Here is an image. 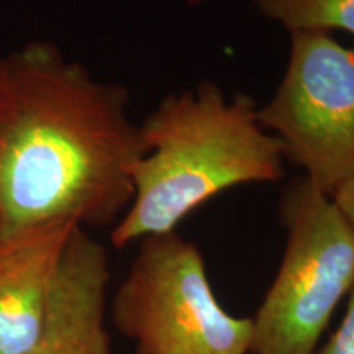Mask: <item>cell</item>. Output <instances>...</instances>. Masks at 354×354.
I'll use <instances>...</instances> for the list:
<instances>
[{"mask_svg":"<svg viewBox=\"0 0 354 354\" xmlns=\"http://www.w3.org/2000/svg\"><path fill=\"white\" fill-rule=\"evenodd\" d=\"M8 94H10V79H8L7 59H0V125L8 107Z\"/></svg>","mask_w":354,"mask_h":354,"instance_id":"8fae6325","label":"cell"},{"mask_svg":"<svg viewBox=\"0 0 354 354\" xmlns=\"http://www.w3.org/2000/svg\"><path fill=\"white\" fill-rule=\"evenodd\" d=\"M259 105L207 81L167 95L140 125L145 154L131 169L133 197L110 243L118 250L176 232L225 190L284 177L281 141L264 130Z\"/></svg>","mask_w":354,"mask_h":354,"instance_id":"7a4b0ae2","label":"cell"},{"mask_svg":"<svg viewBox=\"0 0 354 354\" xmlns=\"http://www.w3.org/2000/svg\"><path fill=\"white\" fill-rule=\"evenodd\" d=\"M331 198L354 230V174L331 194Z\"/></svg>","mask_w":354,"mask_h":354,"instance_id":"30bf717a","label":"cell"},{"mask_svg":"<svg viewBox=\"0 0 354 354\" xmlns=\"http://www.w3.org/2000/svg\"><path fill=\"white\" fill-rule=\"evenodd\" d=\"M264 19L289 33L344 30L354 37V0H248Z\"/></svg>","mask_w":354,"mask_h":354,"instance_id":"ba28073f","label":"cell"},{"mask_svg":"<svg viewBox=\"0 0 354 354\" xmlns=\"http://www.w3.org/2000/svg\"><path fill=\"white\" fill-rule=\"evenodd\" d=\"M0 125V236L55 221L109 225L133 197L145 154L118 84L92 77L48 43L7 57Z\"/></svg>","mask_w":354,"mask_h":354,"instance_id":"6da1fadb","label":"cell"},{"mask_svg":"<svg viewBox=\"0 0 354 354\" xmlns=\"http://www.w3.org/2000/svg\"><path fill=\"white\" fill-rule=\"evenodd\" d=\"M258 117L322 192L354 174V50L326 32L290 33L284 77Z\"/></svg>","mask_w":354,"mask_h":354,"instance_id":"5b68a950","label":"cell"},{"mask_svg":"<svg viewBox=\"0 0 354 354\" xmlns=\"http://www.w3.org/2000/svg\"><path fill=\"white\" fill-rule=\"evenodd\" d=\"M109 282L107 250L76 227L57 268L41 331L21 354H113L107 330Z\"/></svg>","mask_w":354,"mask_h":354,"instance_id":"8992f818","label":"cell"},{"mask_svg":"<svg viewBox=\"0 0 354 354\" xmlns=\"http://www.w3.org/2000/svg\"><path fill=\"white\" fill-rule=\"evenodd\" d=\"M76 227L55 221L0 236V354H21L37 339Z\"/></svg>","mask_w":354,"mask_h":354,"instance_id":"52a82bcc","label":"cell"},{"mask_svg":"<svg viewBox=\"0 0 354 354\" xmlns=\"http://www.w3.org/2000/svg\"><path fill=\"white\" fill-rule=\"evenodd\" d=\"M286 250L251 318V354H315L336 307L354 287V230L333 198L305 177L284 189Z\"/></svg>","mask_w":354,"mask_h":354,"instance_id":"3957f363","label":"cell"},{"mask_svg":"<svg viewBox=\"0 0 354 354\" xmlns=\"http://www.w3.org/2000/svg\"><path fill=\"white\" fill-rule=\"evenodd\" d=\"M184 2L189 3V6H192V7H197V6H201L203 0H184Z\"/></svg>","mask_w":354,"mask_h":354,"instance_id":"7c38bea8","label":"cell"},{"mask_svg":"<svg viewBox=\"0 0 354 354\" xmlns=\"http://www.w3.org/2000/svg\"><path fill=\"white\" fill-rule=\"evenodd\" d=\"M315 354H354V287L348 295V307L342 323Z\"/></svg>","mask_w":354,"mask_h":354,"instance_id":"9c48e42d","label":"cell"},{"mask_svg":"<svg viewBox=\"0 0 354 354\" xmlns=\"http://www.w3.org/2000/svg\"><path fill=\"white\" fill-rule=\"evenodd\" d=\"M135 354H248L251 318L221 307L197 245L177 232L140 241L110 304Z\"/></svg>","mask_w":354,"mask_h":354,"instance_id":"277c9868","label":"cell"}]
</instances>
